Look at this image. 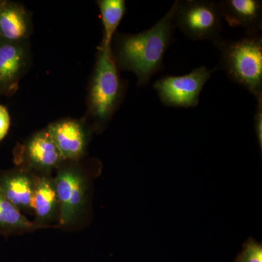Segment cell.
<instances>
[{
    "label": "cell",
    "instance_id": "obj_1",
    "mask_svg": "<svg viewBox=\"0 0 262 262\" xmlns=\"http://www.w3.org/2000/svg\"><path fill=\"white\" fill-rule=\"evenodd\" d=\"M177 3L151 28L136 34L119 37L116 56L114 58L123 70L134 72L139 86L147 85L152 76L163 70L164 57L173 42Z\"/></svg>",
    "mask_w": 262,
    "mask_h": 262
},
{
    "label": "cell",
    "instance_id": "obj_2",
    "mask_svg": "<svg viewBox=\"0 0 262 262\" xmlns=\"http://www.w3.org/2000/svg\"><path fill=\"white\" fill-rule=\"evenodd\" d=\"M218 69L229 80L242 86L257 98L262 96V38L261 34L246 35L238 40L225 41L220 48Z\"/></svg>",
    "mask_w": 262,
    "mask_h": 262
},
{
    "label": "cell",
    "instance_id": "obj_3",
    "mask_svg": "<svg viewBox=\"0 0 262 262\" xmlns=\"http://www.w3.org/2000/svg\"><path fill=\"white\" fill-rule=\"evenodd\" d=\"M174 23L183 34L193 41H209L220 49L222 39V13L220 5L208 0L176 1Z\"/></svg>",
    "mask_w": 262,
    "mask_h": 262
},
{
    "label": "cell",
    "instance_id": "obj_4",
    "mask_svg": "<svg viewBox=\"0 0 262 262\" xmlns=\"http://www.w3.org/2000/svg\"><path fill=\"white\" fill-rule=\"evenodd\" d=\"M122 84L111 47L101 45L89 93V106L95 118L106 122L121 98Z\"/></svg>",
    "mask_w": 262,
    "mask_h": 262
},
{
    "label": "cell",
    "instance_id": "obj_5",
    "mask_svg": "<svg viewBox=\"0 0 262 262\" xmlns=\"http://www.w3.org/2000/svg\"><path fill=\"white\" fill-rule=\"evenodd\" d=\"M218 67L210 70L204 66L182 76H164L153 88L165 106L175 108H195L205 84Z\"/></svg>",
    "mask_w": 262,
    "mask_h": 262
},
{
    "label": "cell",
    "instance_id": "obj_6",
    "mask_svg": "<svg viewBox=\"0 0 262 262\" xmlns=\"http://www.w3.org/2000/svg\"><path fill=\"white\" fill-rule=\"evenodd\" d=\"M59 215L58 225H75L84 212L88 200V181L84 174L75 166L60 167L55 178Z\"/></svg>",
    "mask_w": 262,
    "mask_h": 262
},
{
    "label": "cell",
    "instance_id": "obj_7",
    "mask_svg": "<svg viewBox=\"0 0 262 262\" xmlns=\"http://www.w3.org/2000/svg\"><path fill=\"white\" fill-rule=\"evenodd\" d=\"M222 18L229 26L244 29L246 35L261 34L262 2L222 0L219 2Z\"/></svg>",
    "mask_w": 262,
    "mask_h": 262
},
{
    "label": "cell",
    "instance_id": "obj_8",
    "mask_svg": "<svg viewBox=\"0 0 262 262\" xmlns=\"http://www.w3.org/2000/svg\"><path fill=\"white\" fill-rule=\"evenodd\" d=\"M26 159L29 168L39 174L51 175L65 161L52 139L49 131L44 130L32 136L26 144Z\"/></svg>",
    "mask_w": 262,
    "mask_h": 262
},
{
    "label": "cell",
    "instance_id": "obj_9",
    "mask_svg": "<svg viewBox=\"0 0 262 262\" xmlns=\"http://www.w3.org/2000/svg\"><path fill=\"white\" fill-rule=\"evenodd\" d=\"M31 211L36 217L35 223L46 228L55 220H58L59 203L54 181L51 175L34 176V189L31 201Z\"/></svg>",
    "mask_w": 262,
    "mask_h": 262
},
{
    "label": "cell",
    "instance_id": "obj_10",
    "mask_svg": "<svg viewBox=\"0 0 262 262\" xmlns=\"http://www.w3.org/2000/svg\"><path fill=\"white\" fill-rule=\"evenodd\" d=\"M48 130L64 160H77L83 155L88 137L80 122L61 120L52 124Z\"/></svg>",
    "mask_w": 262,
    "mask_h": 262
},
{
    "label": "cell",
    "instance_id": "obj_11",
    "mask_svg": "<svg viewBox=\"0 0 262 262\" xmlns=\"http://www.w3.org/2000/svg\"><path fill=\"white\" fill-rule=\"evenodd\" d=\"M34 182V176L25 170L5 172L0 175V191L20 211H30Z\"/></svg>",
    "mask_w": 262,
    "mask_h": 262
},
{
    "label": "cell",
    "instance_id": "obj_12",
    "mask_svg": "<svg viewBox=\"0 0 262 262\" xmlns=\"http://www.w3.org/2000/svg\"><path fill=\"white\" fill-rule=\"evenodd\" d=\"M27 63L21 43L0 39V90L11 91L18 83Z\"/></svg>",
    "mask_w": 262,
    "mask_h": 262
},
{
    "label": "cell",
    "instance_id": "obj_13",
    "mask_svg": "<svg viewBox=\"0 0 262 262\" xmlns=\"http://www.w3.org/2000/svg\"><path fill=\"white\" fill-rule=\"evenodd\" d=\"M28 15L23 7L8 1L0 2V39L21 43L29 33Z\"/></svg>",
    "mask_w": 262,
    "mask_h": 262
},
{
    "label": "cell",
    "instance_id": "obj_14",
    "mask_svg": "<svg viewBox=\"0 0 262 262\" xmlns=\"http://www.w3.org/2000/svg\"><path fill=\"white\" fill-rule=\"evenodd\" d=\"M39 229L42 228L29 220L0 191V233L9 235Z\"/></svg>",
    "mask_w": 262,
    "mask_h": 262
},
{
    "label": "cell",
    "instance_id": "obj_15",
    "mask_svg": "<svg viewBox=\"0 0 262 262\" xmlns=\"http://www.w3.org/2000/svg\"><path fill=\"white\" fill-rule=\"evenodd\" d=\"M97 4L103 27L101 45L105 47H111L114 34L126 12V3L124 0H99Z\"/></svg>",
    "mask_w": 262,
    "mask_h": 262
},
{
    "label": "cell",
    "instance_id": "obj_16",
    "mask_svg": "<svg viewBox=\"0 0 262 262\" xmlns=\"http://www.w3.org/2000/svg\"><path fill=\"white\" fill-rule=\"evenodd\" d=\"M235 262H262V244L249 237L243 245Z\"/></svg>",
    "mask_w": 262,
    "mask_h": 262
},
{
    "label": "cell",
    "instance_id": "obj_17",
    "mask_svg": "<svg viewBox=\"0 0 262 262\" xmlns=\"http://www.w3.org/2000/svg\"><path fill=\"white\" fill-rule=\"evenodd\" d=\"M256 111L254 115V130L256 133V139H257L260 150L262 149V96L256 98Z\"/></svg>",
    "mask_w": 262,
    "mask_h": 262
},
{
    "label": "cell",
    "instance_id": "obj_18",
    "mask_svg": "<svg viewBox=\"0 0 262 262\" xmlns=\"http://www.w3.org/2000/svg\"><path fill=\"white\" fill-rule=\"evenodd\" d=\"M10 117L8 110L0 105V141L3 140L9 130Z\"/></svg>",
    "mask_w": 262,
    "mask_h": 262
}]
</instances>
